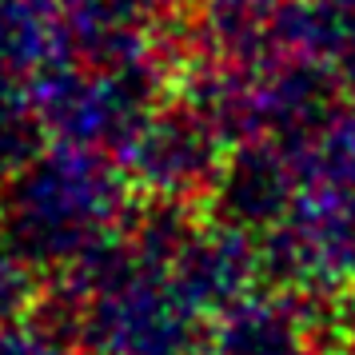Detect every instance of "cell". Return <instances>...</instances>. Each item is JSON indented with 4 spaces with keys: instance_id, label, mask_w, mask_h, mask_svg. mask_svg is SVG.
Instances as JSON below:
<instances>
[{
    "instance_id": "obj_6",
    "label": "cell",
    "mask_w": 355,
    "mask_h": 355,
    "mask_svg": "<svg viewBox=\"0 0 355 355\" xmlns=\"http://www.w3.org/2000/svg\"><path fill=\"white\" fill-rule=\"evenodd\" d=\"M315 300L291 291H252L211 327L216 355H315Z\"/></svg>"
},
{
    "instance_id": "obj_12",
    "label": "cell",
    "mask_w": 355,
    "mask_h": 355,
    "mask_svg": "<svg viewBox=\"0 0 355 355\" xmlns=\"http://www.w3.org/2000/svg\"><path fill=\"white\" fill-rule=\"evenodd\" d=\"M315 355H355V339H347V343H323Z\"/></svg>"
},
{
    "instance_id": "obj_1",
    "label": "cell",
    "mask_w": 355,
    "mask_h": 355,
    "mask_svg": "<svg viewBox=\"0 0 355 355\" xmlns=\"http://www.w3.org/2000/svg\"><path fill=\"white\" fill-rule=\"evenodd\" d=\"M136 188L108 152L52 144L36 152L0 188V236L33 256L44 272L64 268L88 243L128 224Z\"/></svg>"
},
{
    "instance_id": "obj_13",
    "label": "cell",
    "mask_w": 355,
    "mask_h": 355,
    "mask_svg": "<svg viewBox=\"0 0 355 355\" xmlns=\"http://www.w3.org/2000/svg\"><path fill=\"white\" fill-rule=\"evenodd\" d=\"M311 4H323V8H339V12H355V0H311Z\"/></svg>"
},
{
    "instance_id": "obj_4",
    "label": "cell",
    "mask_w": 355,
    "mask_h": 355,
    "mask_svg": "<svg viewBox=\"0 0 355 355\" xmlns=\"http://www.w3.org/2000/svg\"><path fill=\"white\" fill-rule=\"evenodd\" d=\"M168 275L204 320L208 315L220 320L263 284L259 236L227 224L220 216H200L192 236L168 263Z\"/></svg>"
},
{
    "instance_id": "obj_15",
    "label": "cell",
    "mask_w": 355,
    "mask_h": 355,
    "mask_svg": "<svg viewBox=\"0 0 355 355\" xmlns=\"http://www.w3.org/2000/svg\"><path fill=\"white\" fill-rule=\"evenodd\" d=\"M92 355H96V352H92Z\"/></svg>"
},
{
    "instance_id": "obj_10",
    "label": "cell",
    "mask_w": 355,
    "mask_h": 355,
    "mask_svg": "<svg viewBox=\"0 0 355 355\" xmlns=\"http://www.w3.org/2000/svg\"><path fill=\"white\" fill-rule=\"evenodd\" d=\"M0 355H76V343L40 315L0 327Z\"/></svg>"
},
{
    "instance_id": "obj_11",
    "label": "cell",
    "mask_w": 355,
    "mask_h": 355,
    "mask_svg": "<svg viewBox=\"0 0 355 355\" xmlns=\"http://www.w3.org/2000/svg\"><path fill=\"white\" fill-rule=\"evenodd\" d=\"M331 68H336L339 84L355 92V12L347 17V28H343V40H339L336 56H331Z\"/></svg>"
},
{
    "instance_id": "obj_8",
    "label": "cell",
    "mask_w": 355,
    "mask_h": 355,
    "mask_svg": "<svg viewBox=\"0 0 355 355\" xmlns=\"http://www.w3.org/2000/svg\"><path fill=\"white\" fill-rule=\"evenodd\" d=\"M49 132L33 108L24 84H0V184L20 172L36 152H44Z\"/></svg>"
},
{
    "instance_id": "obj_5",
    "label": "cell",
    "mask_w": 355,
    "mask_h": 355,
    "mask_svg": "<svg viewBox=\"0 0 355 355\" xmlns=\"http://www.w3.org/2000/svg\"><path fill=\"white\" fill-rule=\"evenodd\" d=\"M304 180L291 148L275 136H256L232 144L220 180L211 188V216L263 236L268 227L288 220L300 204Z\"/></svg>"
},
{
    "instance_id": "obj_14",
    "label": "cell",
    "mask_w": 355,
    "mask_h": 355,
    "mask_svg": "<svg viewBox=\"0 0 355 355\" xmlns=\"http://www.w3.org/2000/svg\"><path fill=\"white\" fill-rule=\"evenodd\" d=\"M184 355H216V352H211V347H204V343H200V347H192V352H184Z\"/></svg>"
},
{
    "instance_id": "obj_3",
    "label": "cell",
    "mask_w": 355,
    "mask_h": 355,
    "mask_svg": "<svg viewBox=\"0 0 355 355\" xmlns=\"http://www.w3.org/2000/svg\"><path fill=\"white\" fill-rule=\"evenodd\" d=\"M227 148L232 144L208 124V116L196 112L180 96L148 116L144 128L120 152V160H124V176L136 188V196L204 204L211 200Z\"/></svg>"
},
{
    "instance_id": "obj_9",
    "label": "cell",
    "mask_w": 355,
    "mask_h": 355,
    "mask_svg": "<svg viewBox=\"0 0 355 355\" xmlns=\"http://www.w3.org/2000/svg\"><path fill=\"white\" fill-rule=\"evenodd\" d=\"M49 295V275L33 256L0 236V327L33 320Z\"/></svg>"
},
{
    "instance_id": "obj_7",
    "label": "cell",
    "mask_w": 355,
    "mask_h": 355,
    "mask_svg": "<svg viewBox=\"0 0 355 355\" xmlns=\"http://www.w3.org/2000/svg\"><path fill=\"white\" fill-rule=\"evenodd\" d=\"M64 52L60 0H0V84H28Z\"/></svg>"
},
{
    "instance_id": "obj_2",
    "label": "cell",
    "mask_w": 355,
    "mask_h": 355,
    "mask_svg": "<svg viewBox=\"0 0 355 355\" xmlns=\"http://www.w3.org/2000/svg\"><path fill=\"white\" fill-rule=\"evenodd\" d=\"M204 343V315L164 268L140 263L80 307V347L96 355H184Z\"/></svg>"
}]
</instances>
